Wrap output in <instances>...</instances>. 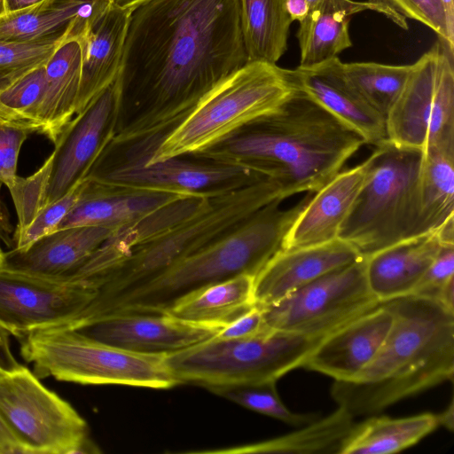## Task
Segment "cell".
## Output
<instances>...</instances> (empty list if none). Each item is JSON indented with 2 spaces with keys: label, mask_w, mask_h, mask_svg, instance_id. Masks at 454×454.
Masks as SVG:
<instances>
[{
  "label": "cell",
  "mask_w": 454,
  "mask_h": 454,
  "mask_svg": "<svg viewBox=\"0 0 454 454\" xmlns=\"http://www.w3.org/2000/svg\"><path fill=\"white\" fill-rule=\"evenodd\" d=\"M247 63L239 0H145L129 12L111 144L164 138Z\"/></svg>",
  "instance_id": "1"
},
{
  "label": "cell",
  "mask_w": 454,
  "mask_h": 454,
  "mask_svg": "<svg viewBox=\"0 0 454 454\" xmlns=\"http://www.w3.org/2000/svg\"><path fill=\"white\" fill-rule=\"evenodd\" d=\"M364 144L298 89L274 111L194 154L254 170L276 181L286 199L318 191Z\"/></svg>",
  "instance_id": "2"
},
{
  "label": "cell",
  "mask_w": 454,
  "mask_h": 454,
  "mask_svg": "<svg viewBox=\"0 0 454 454\" xmlns=\"http://www.w3.org/2000/svg\"><path fill=\"white\" fill-rule=\"evenodd\" d=\"M381 303L393 322L379 351L356 376L331 387L338 407L353 418L376 415L453 380L454 312L414 294Z\"/></svg>",
  "instance_id": "3"
},
{
  "label": "cell",
  "mask_w": 454,
  "mask_h": 454,
  "mask_svg": "<svg viewBox=\"0 0 454 454\" xmlns=\"http://www.w3.org/2000/svg\"><path fill=\"white\" fill-rule=\"evenodd\" d=\"M313 193L292 207L274 200L139 286L107 301L88 305L75 324L113 312L164 313L200 287L240 274L255 277L280 249L283 239Z\"/></svg>",
  "instance_id": "4"
},
{
  "label": "cell",
  "mask_w": 454,
  "mask_h": 454,
  "mask_svg": "<svg viewBox=\"0 0 454 454\" xmlns=\"http://www.w3.org/2000/svg\"><path fill=\"white\" fill-rule=\"evenodd\" d=\"M277 200L286 199L279 184L270 178L209 197L188 217L131 247L123 259L93 280L98 292L90 304L139 286Z\"/></svg>",
  "instance_id": "5"
},
{
  "label": "cell",
  "mask_w": 454,
  "mask_h": 454,
  "mask_svg": "<svg viewBox=\"0 0 454 454\" xmlns=\"http://www.w3.org/2000/svg\"><path fill=\"white\" fill-rule=\"evenodd\" d=\"M422 151L385 140L366 159L363 185L341 224L340 239L367 257L420 236L419 179Z\"/></svg>",
  "instance_id": "6"
},
{
  "label": "cell",
  "mask_w": 454,
  "mask_h": 454,
  "mask_svg": "<svg viewBox=\"0 0 454 454\" xmlns=\"http://www.w3.org/2000/svg\"><path fill=\"white\" fill-rule=\"evenodd\" d=\"M298 89L294 69L247 62L202 98L145 163L200 152L274 111Z\"/></svg>",
  "instance_id": "7"
},
{
  "label": "cell",
  "mask_w": 454,
  "mask_h": 454,
  "mask_svg": "<svg viewBox=\"0 0 454 454\" xmlns=\"http://www.w3.org/2000/svg\"><path fill=\"white\" fill-rule=\"evenodd\" d=\"M21 340V356L38 379L155 389L178 385L164 354L129 351L64 327L35 331Z\"/></svg>",
  "instance_id": "8"
},
{
  "label": "cell",
  "mask_w": 454,
  "mask_h": 454,
  "mask_svg": "<svg viewBox=\"0 0 454 454\" xmlns=\"http://www.w3.org/2000/svg\"><path fill=\"white\" fill-rule=\"evenodd\" d=\"M320 339L268 328L241 339L215 336L166 355L167 366L179 384L206 387L277 381L301 367Z\"/></svg>",
  "instance_id": "9"
},
{
  "label": "cell",
  "mask_w": 454,
  "mask_h": 454,
  "mask_svg": "<svg viewBox=\"0 0 454 454\" xmlns=\"http://www.w3.org/2000/svg\"><path fill=\"white\" fill-rule=\"evenodd\" d=\"M156 150L157 145L146 138L109 143L85 177L134 189L206 196L225 193L268 178L254 170L194 153L145 164Z\"/></svg>",
  "instance_id": "10"
},
{
  "label": "cell",
  "mask_w": 454,
  "mask_h": 454,
  "mask_svg": "<svg viewBox=\"0 0 454 454\" xmlns=\"http://www.w3.org/2000/svg\"><path fill=\"white\" fill-rule=\"evenodd\" d=\"M0 415L21 453L100 452L80 414L23 365L0 376Z\"/></svg>",
  "instance_id": "11"
},
{
  "label": "cell",
  "mask_w": 454,
  "mask_h": 454,
  "mask_svg": "<svg viewBox=\"0 0 454 454\" xmlns=\"http://www.w3.org/2000/svg\"><path fill=\"white\" fill-rule=\"evenodd\" d=\"M387 140L423 151L454 146V51L439 39L411 64L386 118Z\"/></svg>",
  "instance_id": "12"
},
{
  "label": "cell",
  "mask_w": 454,
  "mask_h": 454,
  "mask_svg": "<svg viewBox=\"0 0 454 454\" xmlns=\"http://www.w3.org/2000/svg\"><path fill=\"white\" fill-rule=\"evenodd\" d=\"M119 106L116 78L82 113L74 115L61 131L54 151L42 168L25 178L26 193L35 215L85 178L114 137Z\"/></svg>",
  "instance_id": "13"
},
{
  "label": "cell",
  "mask_w": 454,
  "mask_h": 454,
  "mask_svg": "<svg viewBox=\"0 0 454 454\" xmlns=\"http://www.w3.org/2000/svg\"><path fill=\"white\" fill-rule=\"evenodd\" d=\"M380 304L368 286L363 256L258 307L268 328L319 340Z\"/></svg>",
  "instance_id": "14"
},
{
  "label": "cell",
  "mask_w": 454,
  "mask_h": 454,
  "mask_svg": "<svg viewBox=\"0 0 454 454\" xmlns=\"http://www.w3.org/2000/svg\"><path fill=\"white\" fill-rule=\"evenodd\" d=\"M98 288L80 279L49 278L0 267V325L22 339L74 319Z\"/></svg>",
  "instance_id": "15"
},
{
  "label": "cell",
  "mask_w": 454,
  "mask_h": 454,
  "mask_svg": "<svg viewBox=\"0 0 454 454\" xmlns=\"http://www.w3.org/2000/svg\"><path fill=\"white\" fill-rule=\"evenodd\" d=\"M225 325L187 321L168 313L113 312L70 329L129 351L168 355L213 338Z\"/></svg>",
  "instance_id": "16"
},
{
  "label": "cell",
  "mask_w": 454,
  "mask_h": 454,
  "mask_svg": "<svg viewBox=\"0 0 454 454\" xmlns=\"http://www.w3.org/2000/svg\"><path fill=\"white\" fill-rule=\"evenodd\" d=\"M392 322V312L380 303L320 339L301 367L334 380H350L374 357Z\"/></svg>",
  "instance_id": "17"
},
{
  "label": "cell",
  "mask_w": 454,
  "mask_h": 454,
  "mask_svg": "<svg viewBox=\"0 0 454 454\" xmlns=\"http://www.w3.org/2000/svg\"><path fill=\"white\" fill-rule=\"evenodd\" d=\"M361 257L355 247L340 239L290 250L279 249L254 277V304L265 306L276 302Z\"/></svg>",
  "instance_id": "18"
},
{
  "label": "cell",
  "mask_w": 454,
  "mask_h": 454,
  "mask_svg": "<svg viewBox=\"0 0 454 454\" xmlns=\"http://www.w3.org/2000/svg\"><path fill=\"white\" fill-rule=\"evenodd\" d=\"M114 230L104 226H75L56 230L25 248L4 252L0 267L49 278H65L76 270Z\"/></svg>",
  "instance_id": "19"
},
{
  "label": "cell",
  "mask_w": 454,
  "mask_h": 454,
  "mask_svg": "<svg viewBox=\"0 0 454 454\" xmlns=\"http://www.w3.org/2000/svg\"><path fill=\"white\" fill-rule=\"evenodd\" d=\"M339 58L294 69L299 89L338 120L377 146L387 139L386 120L346 80Z\"/></svg>",
  "instance_id": "20"
},
{
  "label": "cell",
  "mask_w": 454,
  "mask_h": 454,
  "mask_svg": "<svg viewBox=\"0 0 454 454\" xmlns=\"http://www.w3.org/2000/svg\"><path fill=\"white\" fill-rule=\"evenodd\" d=\"M185 195L189 194L134 189L85 177L78 200L56 230L104 226L115 231Z\"/></svg>",
  "instance_id": "21"
},
{
  "label": "cell",
  "mask_w": 454,
  "mask_h": 454,
  "mask_svg": "<svg viewBox=\"0 0 454 454\" xmlns=\"http://www.w3.org/2000/svg\"><path fill=\"white\" fill-rule=\"evenodd\" d=\"M110 5V0H43L1 16L0 40H80Z\"/></svg>",
  "instance_id": "22"
},
{
  "label": "cell",
  "mask_w": 454,
  "mask_h": 454,
  "mask_svg": "<svg viewBox=\"0 0 454 454\" xmlns=\"http://www.w3.org/2000/svg\"><path fill=\"white\" fill-rule=\"evenodd\" d=\"M367 170V160L340 171L314 192L286 232L280 249L320 245L338 239L358 194Z\"/></svg>",
  "instance_id": "23"
},
{
  "label": "cell",
  "mask_w": 454,
  "mask_h": 454,
  "mask_svg": "<svg viewBox=\"0 0 454 454\" xmlns=\"http://www.w3.org/2000/svg\"><path fill=\"white\" fill-rule=\"evenodd\" d=\"M442 247L434 230L365 257V276L372 294L380 303L411 294Z\"/></svg>",
  "instance_id": "24"
},
{
  "label": "cell",
  "mask_w": 454,
  "mask_h": 454,
  "mask_svg": "<svg viewBox=\"0 0 454 454\" xmlns=\"http://www.w3.org/2000/svg\"><path fill=\"white\" fill-rule=\"evenodd\" d=\"M129 12L111 4L79 40L82 73L75 115L117 78Z\"/></svg>",
  "instance_id": "25"
},
{
  "label": "cell",
  "mask_w": 454,
  "mask_h": 454,
  "mask_svg": "<svg viewBox=\"0 0 454 454\" xmlns=\"http://www.w3.org/2000/svg\"><path fill=\"white\" fill-rule=\"evenodd\" d=\"M211 196L189 194L115 230L69 279L93 281L125 257L131 247L171 227L200 209Z\"/></svg>",
  "instance_id": "26"
},
{
  "label": "cell",
  "mask_w": 454,
  "mask_h": 454,
  "mask_svg": "<svg viewBox=\"0 0 454 454\" xmlns=\"http://www.w3.org/2000/svg\"><path fill=\"white\" fill-rule=\"evenodd\" d=\"M381 13L369 1L320 0L309 8L299 22L296 33L300 49V67H311L333 59L352 45L349 35L351 18L361 12Z\"/></svg>",
  "instance_id": "27"
},
{
  "label": "cell",
  "mask_w": 454,
  "mask_h": 454,
  "mask_svg": "<svg viewBox=\"0 0 454 454\" xmlns=\"http://www.w3.org/2000/svg\"><path fill=\"white\" fill-rule=\"evenodd\" d=\"M82 73V46L77 39L61 43L45 65V83L35 114L37 133L56 143L75 115Z\"/></svg>",
  "instance_id": "28"
},
{
  "label": "cell",
  "mask_w": 454,
  "mask_h": 454,
  "mask_svg": "<svg viewBox=\"0 0 454 454\" xmlns=\"http://www.w3.org/2000/svg\"><path fill=\"white\" fill-rule=\"evenodd\" d=\"M254 276L240 274L200 287L176 301L164 313L200 323L228 324L253 308Z\"/></svg>",
  "instance_id": "29"
},
{
  "label": "cell",
  "mask_w": 454,
  "mask_h": 454,
  "mask_svg": "<svg viewBox=\"0 0 454 454\" xmlns=\"http://www.w3.org/2000/svg\"><path fill=\"white\" fill-rule=\"evenodd\" d=\"M439 426L437 415L426 412L393 419L372 417L353 426L338 454H391L405 450Z\"/></svg>",
  "instance_id": "30"
},
{
  "label": "cell",
  "mask_w": 454,
  "mask_h": 454,
  "mask_svg": "<svg viewBox=\"0 0 454 454\" xmlns=\"http://www.w3.org/2000/svg\"><path fill=\"white\" fill-rule=\"evenodd\" d=\"M286 0H239L240 24L247 62L277 64L287 50L293 23Z\"/></svg>",
  "instance_id": "31"
},
{
  "label": "cell",
  "mask_w": 454,
  "mask_h": 454,
  "mask_svg": "<svg viewBox=\"0 0 454 454\" xmlns=\"http://www.w3.org/2000/svg\"><path fill=\"white\" fill-rule=\"evenodd\" d=\"M419 193L423 235L454 215V146L430 145L422 151Z\"/></svg>",
  "instance_id": "32"
},
{
  "label": "cell",
  "mask_w": 454,
  "mask_h": 454,
  "mask_svg": "<svg viewBox=\"0 0 454 454\" xmlns=\"http://www.w3.org/2000/svg\"><path fill=\"white\" fill-rule=\"evenodd\" d=\"M354 426V418L343 408L325 418L301 426L295 432L279 437L232 449L206 451L212 453H339Z\"/></svg>",
  "instance_id": "33"
},
{
  "label": "cell",
  "mask_w": 454,
  "mask_h": 454,
  "mask_svg": "<svg viewBox=\"0 0 454 454\" xmlns=\"http://www.w3.org/2000/svg\"><path fill=\"white\" fill-rule=\"evenodd\" d=\"M410 65L377 62H340L346 80L385 120L409 77Z\"/></svg>",
  "instance_id": "34"
},
{
  "label": "cell",
  "mask_w": 454,
  "mask_h": 454,
  "mask_svg": "<svg viewBox=\"0 0 454 454\" xmlns=\"http://www.w3.org/2000/svg\"><path fill=\"white\" fill-rule=\"evenodd\" d=\"M277 381L218 386L210 392L253 411L271 417L293 426H303L318 419V414L291 411L281 401Z\"/></svg>",
  "instance_id": "35"
},
{
  "label": "cell",
  "mask_w": 454,
  "mask_h": 454,
  "mask_svg": "<svg viewBox=\"0 0 454 454\" xmlns=\"http://www.w3.org/2000/svg\"><path fill=\"white\" fill-rule=\"evenodd\" d=\"M45 65L25 73L0 91L1 120L36 127L35 120L44 89Z\"/></svg>",
  "instance_id": "36"
},
{
  "label": "cell",
  "mask_w": 454,
  "mask_h": 454,
  "mask_svg": "<svg viewBox=\"0 0 454 454\" xmlns=\"http://www.w3.org/2000/svg\"><path fill=\"white\" fill-rule=\"evenodd\" d=\"M378 5L381 14L403 29H408L407 20L422 23L438 36V39L454 50L448 38L447 26L442 0H367Z\"/></svg>",
  "instance_id": "37"
},
{
  "label": "cell",
  "mask_w": 454,
  "mask_h": 454,
  "mask_svg": "<svg viewBox=\"0 0 454 454\" xmlns=\"http://www.w3.org/2000/svg\"><path fill=\"white\" fill-rule=\"evenodd\" d=\"M61 43L0 40V75L18 78L45 65Z\"/></svg>",
  "instance_id": "38"
},
{
  "label": "cell",
  "mask_w": 454,
  "mask_h": 454,
  "mask_svg": "<svg viewBox=\"0 0 454 454\" xmlns=\"http://www.w3.org/2000/svg\"><path fill=\"white\" fill-rule=\"evenodd\" d=\"M85 178L59 200L45 206L23 229L15 232L16 248H25L41 237L54 231L78 200Z\"/></svg>",
  "instance_id": "39"
},
{
  "label": "cell",
  "mask_w": 454,
  "mask_h": 454,
  "mask_svg": "<svg viewBox=\"0 0 454 454\" xmlns=\"http://www.w3.org/2000/svg\"><path fill=\"white\" fill-rule=\"evenodd\" d=\"M33 133H37V129L32 123L0 119V182L7 188L18 177L17 165L20 149Z\"/></svg>",
  "instance_id": "40"
},
{
  "label": "cell",
  "mask_w": 454,
  "mask_h": 454,
  "mask_svg": "<svg viewBox=\"0 0 454 454\" xmlns=\"http://www.w3.org/2000/svg\"><path fill=\"white\" fill-rule=\"evenodd\" d=\"M451 279H454V246H442L411 294L437 301L441 291Z\"/></svg>",
  "instance_id": "41"
},
{
  "label": "cell",
  "mask_w": 454,
  "mask_h": 454,
  "mask_svg": "<svg viewBox=\"0 0 454 454\" xmlns=\"http://www.w3.org/2000/svg\"><path fill=\"white\" fill-rule=\"evenodd\" d=\"M265 327L262 310L254 305L226 324L215 337L222 340L241 339L253 336Z\"/></svg>",
  "instance_id": "42"
},
{
  "label": "cell",
  "mask_w": 454,
  "mask_h": 454,
  "mask_svg": "<svg viewBox=\"0 0 454 454\" xmlns=\"http://www.w3.org/2000/svg\"><path fill=\"white\" fill-rule=\"evenodd\" d=\"M10 335V333L0 325V371L4 373L13 372L22 366L12 353Z\"/></svg>",
  "instance_id": "43"
},
{
  "label": "cell",
  "mask_w": 454,
  "mask_h": 454,
  "mask_svg": "<svg viewBox=\"0 0 454 454\" xmlns=\"http://www.w3.org/2000/svg\"><path fill=\"white\" fill-rule=\"evenodd\" d=\"M21 453L20 447L0 415V454Z\"/></svg>",
  "instance_id": "44"
},
{
  "label": "cell",
  "mask_w": 454,
  "mask_h": 454,
  "mask_svg": "<svg viewBox=\"0 0 454 454\" xmlns=\"http://www.w3.org/2000/svg\"><path fill=\"white\" fill-rule=\"evenodd\" d=\"M286 12L292 21L301 22L309 11L308 0H286Z\"/></svg>",
  "instance_id": "45"
},
{
  "label": "cell",
  "mask_w": 454,
  "mask_h": 454,
  "mask_svg": "<svg viewBox=\"0 0 454 454\" xmlns=\"http://www.w3.org/2000/svg\"><path fill=\"white\" fill-rule=\"evenodd\" d=\"M2 185L3 183L0 182V240L2 239L4 243L11 244L10 236L12 232V226L10 222L9 212L2 200Z\"/></svg>",
  "instance_id": "46"
},
{
  "label": "cell",
  "mask_w": 454,
  "mask_h": 454,
  "mask_svg": "<svg viewBox=\"0 0 454 454\" xmlns=\"http://www.w3.org/2000/svg\"><path fill=\"white\" fill-rule=\"evenodd\" d=\"M450 43L454 46V0H442Z\"/></svg>",
  "instance_id": "47"
},
{
  "label": "cell",
  "mask_w": 454,
  "mask_h": 454,
  "mask_svg": "<svg viewBox=\"0 0 454 454\" xmlns=\"http://www.w3.org/2000/svg\"><path fill=\"white\" fill-rule=\"evenodd\" d=\"M6 13L21 11L43 0H4ZM5 13V14H6Z\"/></svg>",
  "instance_id": "48"
},
{
  "label": "cell",
  "mask_w": 454,
  "mask_h": 454,
  "mask_svg": "<svg viewBox=\"0 0 454 454\" xmlns=\"http://www.w3.org/2000/svg\"><path fill=\"white\" fill-rule=\"evenodd\" d=\"M451 400L449 407L442 413L437 415L439 426H442L450 431L454 429V408Z\"/></svg>",
  "instance_id": "49"
},
{
  "label": "cell",
  "mask_w": 454,
  "mask_h": 454,
  "mask_svg": "<svg viewBox=\"0 0 454 454\" xmlns=\"http://www.w3.org/2000/svg\"><path fill=\"white\" fill-rule=\"evenodd\" d=\"M145 0H110L111 4L131 11Z\"/></svg>",
  "instance_id": "50"
},
{
  "label": "cell",
  "mask_w": 454,
  "mask_h": 454,
  "mask_svg": "<svg viewBox=\"0 0 454 454\" xmlns=\"http://www.w3.org/2000/svg\"><path fill=\"white\" fill-rule=\"evenodd\" d=\"M16 78L0 75V91L8 86Z\"/></svg>",
  "instance_id": "51"
},
{
  "label": "cell",
  "mask_w": 454,
  "mask_h": 454,
  "mask_svg": "<svg viewBox=\"0 0 454 454\" xmlns=\"http://www.w3.org/2000/svg\"><path fill=\"white\" fill-rule=\"evenodd\" d=\"M6 12H5V7H4V0H0V17L4 15Z\"/></svg>",
  "instance_id": "52"
},
{
  "label": "cell",
  "mask_w": 454,
  "mask_h": 454,
  "mask_svg": "<svg viewBox=\"0 0 454 454\" xmlns=\"http://www.w3.org/2000/svg\"><path fill=\"white\" fill-rule=\"evenodd\" d=\"M320 0H308L309 2V8H311L312 6H314L317 3H318Z\"/></svg>",
  "instance_id": "53"
},
{
  "label": "cell",
  "mask_w": 454,
  "mask_h": 454,
  "mask_svg": "<svg viewBox=\"0 0 454 454\" xmlns=\"http://www.w3.org/2000/svg\"><path fill=\"white\" fill-rule=\"evenodd\" d=\"M3 254H4V251L2 250L1 246H0V263H1V261L3 258Z\"/></svg>",
  "instance_id": "54"
},
{
  "label": "cell",
  "mask_w": 454,
  "mask_h": 454,
  "mask_svg": "<svg viewBox=\"0 0 454 454\" xmlns=\"http://www.w3.org/2000/svg\"><path fill=\"white\" fill-rule=\"evenodd\" d=\"M3 374H4L3 372L0 371V376H2Z\"/></svg>",
  "instance_id": "55"
}]
</instances>
